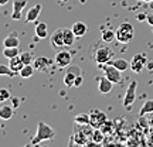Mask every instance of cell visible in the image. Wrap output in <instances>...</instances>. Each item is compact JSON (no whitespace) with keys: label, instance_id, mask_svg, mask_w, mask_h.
I'll list each match as a JSON object with an SVG mask.
<instances>
[{"label":"cell","instance_id":"603a6c76","mask_svg":"<svg viewBox=\"0 0 153 147\" xmlns=\"http://www.w3.org/2000/svg\"><path fill=\"white\" fill-rule=\"evenodd\" d=\"M34 71H36V68H34L33 64H28V65H24L22 68V71L19 72V75L22 76V78H24V79H27V78H31L34 74Z\"/></svg>","mask_w":153,"mask_h":147},{"label":"cell","instance_id":"d6a6232c","mask_svg":"<svg viewBox=\"0 0 153 147\" xmlns=\"http://www.w3.org/2000/svg\"><path fill=\"white\" fill-rule=\"evenodd\" d=\"M82 83H84V76H82V74H81V75H78L75 78V81H74V86L78 88V86H81Z\"/></svg>","mask_w":153,"mask_h":147},{"label":"cell","instance_id":"9a60e30c","mask_svg":"<svg viewBox=\"0 0 153 147\" xmlns=\"http://www.w3.org/2000/svg\"><path fill=\"white\" fill-rule=\"evenodd\" d=\"M34 33H36V37L37 38H47L48 37V27L45 23L41 21H36V27H34Z\"/></svg>","mask_w":153,"mask_h":147},{"label":"cell","instance_id":"2e32d148","mask_svg":"<svg viewBox=\"0 0 153 147\" xmlns=\"http://www.w3.org/2000/svg\"><path fill=\"white\" fill-rule=\"evenodd\" d=\"M71 30L74 31V34H75L76 38H81V37H84V35L87 34L88 27H87V24H85V23H82V21H75L74 24H72Z\"/></svg>","mask_w":153,"mask_h":147},{"label":"cell","instance_id":"74e56055","mask_svg":"<svg viewBox=\"0 0 153 147\" xmlns=\"http://www.w3.org/2000/svg\"><path fill=\"white\" fill-rule=\"evenodd\" d=\"M149 125L153 127V113H150V116H149Z\"/></svg>","mask_w":153,"mask_h":147},{"label":"cell","instance_id":"e575fe53","mask_svg":"<svg viewBox=\"0 0 153 147\" xmlns=\"http://www.w3.org/2000/svg\"><path fill=\"white\" fill-rule=\"evenodd\" d=\"M11 102H13V108L16 109L17 106L20 105V99H19V98H13V99H11Z\"/></svg>","mask_w":153,"mask_h":147},{"label":"cell","instance_id":"6da1fadb","mask_svg":"<svg viewBox=\"0 0 153 147\" xmlns=\"http://www.w3.org/2000/svg\"><path fill=\"white\" fill-rule=\"evenodd\" d=\"M54 137H55L54 129L51 126L45 125L44 122H40L37 125V133L31 139V144H38L40 142H44V140H53Z\"/></svg>","mask_w":153,"mask_h":147},{"label":"cell","instance_id":"7c38bea8","mask_svg":"<svg viewBox=\"0 0 153 147\" xmlns=\"http://www.w3.org/2000/svg\"><path fill=\"white\" fill-rule=\"evenodd\" d=\"M26 6H27V0H13L11 18H13V20H20V18H22V13Z\"/></svg>","mask_w":153,"mask_h":147},{"label":"cell","instance_id":"ab89813d","mask_svg":"<svg viewBox=\"0 0 153 147\" xmlns=\"http://www.w3.org/2000/svg\"><path fill=\"white\" fill-rule=\"evenodd\" d=\"M79 1H81V4H85V3H87V0H79Z\"/></svg>","mask_w":153,"mask_h":147},{"label":"cell","instance_id":"ffe728a7","mask_svg":"<svg viewBox=\"0 0 153 147\" xmlns=\"http://www.w3.org/2000/svg\"><path fill=\"white\" fill-rule=\"evenodd\" d=\"M14 114V108L13 106H9V105H4L0 108V119L3 120H10Z\"/></svg>","mask_w":153,"mask_h":147},{"label":"cell","instance_id":"9c48e42d","mask_svg":"<svg viewBox=\"0 0 153 147\" xmlns=\"http://www.w3.org/2000/svg\"><path fill=\"white\" fill-rule=\"evenodd\" d=\"M146 64H148V60H146V57L143 54L133 55V58L131 61V71H133L135 74H139L146 66Z\"/></svg>","mask_w":153,"mask_h":147},{"label":"cell","instance_id":"8992f818","mask_svg":"<svg viewBox=\"0 0 153 147\" xmlns=\"http://www.w3.org/2000/svg\"><path fill=\"white\" fill-rule=\"evenodd\" d=\"M136 88H137V81L133 79V81L129 82L125 92V98H123V106L125 108H131L132 105L135 103V100H136Z\"/></svg>","mask_w":153,"mask_h":147},{"label":"cell","instance_id":"8d00e7d4","mask_svg":"<svg viewBox=\"0 0 153 147\" xmlns=\"http://www.w3.org/2000/svg\"><path fill=\"white\" fill-rule=\"evenodd\" d=\"M136 18L137 20H146V14H137Z\"/></svg>","mask_w":153,"mask_h":147},{"label":"cell","instance_id":"e0dca14e","mask_svg":"<svg viewBox=\"0 0 153 147\" xmlns=\"http://www.w3.org/2000/svg\"><path fill=\"white\" fill-rule=\"evenodd\" d=\"M108 64L116 66V68H118L120 72L131 69V62H129V61H126V60H123V58H116V60H114V58H112V60H111Z\"/></svg>","mask_w":153,"mask_h":147},{"label":"cell","instance_id":"3957f363","mask_svg":"<svg viewBox=\"0 0 153 147\" xmlns=\"http://www.w3.org/2000/svg\"><path fill=\"white\" fill-rule=\"evenodd\" d=\"M133 35H135V28L131 23H122L116 30V40L122 44L131 43Z\"/></svg>","mask_w":153,"mask_h":147},{"label":"cell","instance_id":"ac0fdd59","mask_svg":"<svg viewBox=\"0 0 153 147\" xmlns=\"http://www.w3.org/2000/svg\"><path fill=\"white\" fill-rule=\"evenodd\" d=\"M9 66H10L14 72L19 74V72L22 71V68L24 66V62L22 61L20 55H17V57H14V58H10V60H9Z\"/></svg>","mask_w":153,"mask_h":147},{"label":"cell","instance_id":"cb8c5ba5","mask_svg":"<svg viewBox=\"0 0 153 147\" xmlns=\"http://www.w3.org/2000/svg\"><path fill=\"white\" fill-rule=\"evenodd\" d=\"M3 55L7 60H10V58H14L17 55H20V49H19V47H4Z\"/></svg>","mask_w":153,"mask_h":147},{"label":"cell","instance_id":"4316f807","mask_svg":"<svg viewBox=\"0 0 153 147\" xmlns=\"http://www.w3.org/2000/svg\"><path fill=\"white\" fill-rule=\"evenodd\" d=\"M104 137H105V133L101 129H94V133H92V142L99 144V143L104 142Z\"/></svg>","mask_w":153,"mask_h":147},{"label":"cell","instance_id":"4fadbf2b","mask_svg":"<svg viewBox=\"0 0 153 147\" xmlns=\"http://www.w3.org/2000/svg\"><path fill=\"white\" fill-rule=\"evenodd\" d=\"M41 9H43V6H41V4L33 6V7H31V9L27 11V16H26V23H34V21H37L38 16H40V13H41Z\"/></svg>","mask_w":153,"mask_h":147},{"label":"cell","instance_id":"52a82bcc","mask_svg":"<svg viewBox=\"0 0 153 147\" xmlns=\"http://www.w3.org/2000/svg\"><path fill=\"white\" fill-rule=\"evenodd\" d=\"M72 61V54L67 49H58L55 54V64L60 68H65V66L71 65Z\"/></svg>","mask_w":153,"mask_h":147},{"label":"cell","instance_id":"d4e9b609","mask_svg":"<svg viewBox=\"0 0 153 147\" xmlns=\"http://www.w3.org/2000/svg\"><path fill=\"white\" fill-rule=\"evenodd\" d=\"M153 113V99H149V100H146L145 103H143L142 109H140V112H139V116H146V114H150Z\"/></svg>","mask_w":153,"mask_h":147},{"label":"cell","instance_id":"60d3db41","mask_svg":"<svg viewBox=\"0 0 153 147\" xmlns=\"http://www.w3.org/2000/svg\"><path fill=\"white\" fill-rule=\"evenodd\" d=\"M140 1H146V3H150V1H153V0H140Z\"/></svg>","mask_w":153,"mask_h":147},{"label":"cell","instance_id":"4dcf8cb0","mask_svg":"<svg viewBox=\"0 0 153 147\" xmlns=\"http://www.w3.org/2000/svg\"><path fill=\"white\" fill-rule=\"evenodd\" d=\"M10 98H11L10 91L6 89V88H0V103H1V102H6V100H9Z\"/></svg>","mask_w":153,"mask_h":147},{"label":"cell","instance_id":"ba28073f","mask_svg":"<svg viewBox=\"0 0 153 147\" xmlns=\"http://www.w3.org/2000/svg\"><path fill=\"white\" fill-rule=\"evenodd\" d=\"M50 43H51V47L55 51H58L62 47H65V44H64V28L55 30L54 33L51 34V37H50Z\"/></svg>","mask_w":153,"mask_h":147},{"label":"cell","instance_id":"7a4b0ae2","mask_svg":"<svg viewBox=\"0 0 153 147\" xmlns=\"http://www.w3.org/2000/svg\"><path fill=\"white\" fill-rule=\"evenodd\" d=\"M115 57V52L108 47V45H99V47H95L92 51V57L94 61L102 65V64H108L112 58Z\"/></svg>","mask_w":153,"mask_h":147},{"label":"cell","instance_id":"484cf974","mask_svg":"<svg viewBox=\"0 0 153 147\" xmlns=\"http://www.w3.org/2000/svg\"><path fill=\"white\" fill-rule=\"evenodd\" d=\"M101 38H102L104 43H112L115 38H116V31H114V30H104Z\"/></svg>","mask_w":153,"mask_h":147},{"label":"cell","instance_id":"5bb4252c","mask_svg":"<svg viewBox=\"0 0 153 147\" xmlns=\"http://www.w3.org/2000/svg\"><path fill=\"white\" fill-rule=\"evenodd\" d=\"M114 88V82L108 79L106 76H102L99 78V83H98V89L101 93H109Z\"/></svg>","mask_w":153,"mask_h":147},{"label":"cell","instance_id":"8fae6325","mask_svg":"<svg viewBox=\"0 0 153 147\" xmlns=\"http://www.w3.org/2000/svg\"><path fill=\"white\" fill-rule=\"evenodd\" d=\"M51 64H53V61L50 60L48 57H44V55L43 57H37L33 62L36 71H40V72H47L50 69Z\"/></svg>","mask_w":153,"mask_h":147},{"label":"cell","instance_id":"30bf717a","mask_svg":"<svg viewBox=\"0 0 153 147\" xmlns=\"http://www.w3.org/2000/svg\"><path fill=\"white\" fill-rule=\"evenodd\" d=\"M78 75H81V68L75 65H70V68L67 69L65 75H64V83L65 86H74V81Z\"/></svg>","mask_w":153,"mask_h":147},{"label":"cell","instance_id":"f1b7e54d","mask_svg":"<svg viewBox=\"0 0 153 147\" xmlns=\"http://www.w3.org/2000/svg\"><path fill=\"white\" fill-rule=\"evenodd\" d=\"M20 58H22V61L24 62V65H28V64H33L34 62V55L31 54V52H28V51H26V52H20Z\"/></svg>","mask_w":153,"mask_h":147},{"label":"cell","instance_id":"1f68e13d","mask_svg":"<svg viewBox=\"0 0 153 147\" xmlns=\"http://www.w3.org/2000/svg\"><path fill=\"white\" fill-rule=\"evenodd\" d=\"M101 130L104 131L105 134H109V133H112L114 131V123L112 122H109V120H106L104 123V126L101 127Z\"/></svg>","mask_w":153,"mask_h":147},{"label":"cell","instance_id":"d6986e66","mask_svg":"<svg viewBox=\"0 0 153 147\" xmlns=\"http://www.w3.org/2000/svg\"><path fill=\"white\" fill-rule=\"evenodd\" d=\"M3 45H4V47H19V45H20V40L17 37V34L16 33L9 34V35L3 40Z\"/></svg>","mask_w":153,"mask_h":147},{"label":"cell","instance_id":"7402d4cb","mask_svg":"<svg viewBox=\"0 0 153 147\" xmlns=\"http://www.w3.org/2000/svg\"><path fill=\"white\" fill-rule=\"evenodd\" d=\"M82 144V146H85V144H88V136H85L84 133H78V131H75L74 133V136H72V142H71V144Z\"/></svg>","mask_w":153,"mask_h":147},{"label":"cell","instance_id":"d590c367","mask_svg":"<svg viewBox=\"0 0 153 147\" xmlns=\"http://www.w3.org/2000/svg\"><path fill=\"white\" fill-rule=\"evenodd\" d=\"M146 66H148V69H149V71H153V61L148 62V64H146Z\"/></svg>","mask_w":153,"mask_h":147},{"label":"cell","instance_id":"f546056e","mask_svg":"<svg viewBox=\"0 0 153 147\" xmlns=\"http://www.w3.org/2000/svg\"><path fill=\"white\" fill-rule=\"evenodd\" d=\"M0 75H7V76H14L17 75V72H14L9 65H3L0 64Z\"/></svg>","mask_w":153,"mask_h":147},{"label":"cell","instance_id":"277c9868","mask_svg":"<svg viewBox=\"0 0 153 147\" xmlns=\"http://www.w3.org/2000/svg\"><path fill=\"white\" fill-rule=\"evenodd\" d=\"M108 120L106 113L99 109H92L89 112V125L92 126L94 129H101L104 123Z\"/></svg>","mask_w":153,"mask_h":147},{"label":"cell","instance_id":"5b68a950","mask_svg":"<svg viewBox=\"0 0 153 147\" xmlns=\"http://www.w3.org/2000/svg\"><path fill=\"white\" fill-rule=\"evenodd\" d=\"M102 71H104V75L111 79L114 83H122V75H120V71L116 68V66L111 65V64H102Z\"/></svg>","mask_w":153,"mask_h":147},{"label":"cell","instance_id":"83f0119b","mask_svg":"<svg viewBox=\"0 0 153 147\" xmlns=\"http://www.w3.org/2000/svg\"><path fill=\"white\" fill-rule=\"evenodd\" d=\"M74 122L76 125H89V113H82L76 114L74 117Z\"/></svg>","mask_w":153,"mask_h":147},{"label":"cell","instance_id":"f35d334b","mask_svg":"<svg viewBox=\"0 0 153 147\" xmlns=\"http://www.w3.org/2000/svg\"><path fill=\"white\" fill-rule=\"evenodd\" d=\"M9 3V0H0V6H4Z\"/></svg>","mask_w":153,"mask_h":147},{"label":"cell","instance_id":"836d02e7","mask_svg":"<svg viewBox=\"0 0 153 147\" xmlns=\"http://www.w3.org/2000/svg\"><path fill=\"white\" fill-rule=\"evenodd\" d=\"M146 23L153 27V13H148V14H146Z\"/></svg>","mask_w":153,"mask_h":147},{"label":"cell","instance_id":"44dd1931","mask_svg":"<svg viewBox=\"0 0 153 147\" xmlns=\"http://www.w3.org/2000/svg\"><path fill=\"white\" fill-rule=\"evenodd\" d=\"M75 34H74V31L72 30H70V28H64V44H65V47H71V45H74V43H75Z\"/></svg>","mask_w":153,"mask_h":147}]
</instances>
